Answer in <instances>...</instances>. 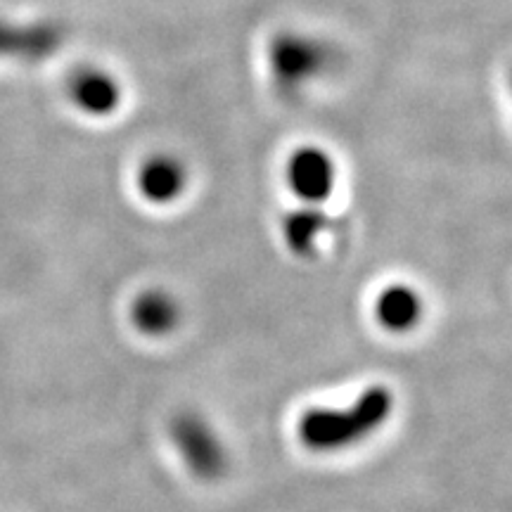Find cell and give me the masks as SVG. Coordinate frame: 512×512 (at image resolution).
I'll list each match as a JSON object with an SVG mask.
<instances>
[{
    "mask_svg": "<svg viewBox=\"0 0 512 512\" xmlns=\"http://www.w3.org/2000/svg\"><path fill=\"white\" fill-rule=\"evenodd\" d=\"M392 408V396L384 389H373L349 411H328L318 408L302 415L299 420V439L313 451H337L356 441L366 439L375 427L387 420Z\"/></svg>",
    "mask_w": 512,
    "mask_h": 512,
    "instance_id": "6da1fadb",
    "label": "cell"
},
{
    "mask_svg": "<svg viewBox=\"0 0 512 512\" xmlns=\"http://www.w3.org/2000/svg\"><path fill=\"white\" fill-rule=\"evenodd\" d=\"M74 98L83 110L105 114L110 112L119 100L117 86L102 74H83L74 86Z\"/></svg>",
    "mask_w": 512,
    "mask_h": 512,
    "instance_id": "52a82bcc",
    "label": "cell"
},
{
    "mask_svg": "<svg viewBox=\"0 0 512 512\" xmlns=\"http://www.w3.org/2000/svg\"><path fill=\"white\" fill-rule=\"evenodd\" d=\"M290 181L306 200H323L332 188L330 159L318 150L299 152L290 166Z\"/></svg>",
    "mask_w": 512,
    "mask_h": 512,
    "instance_id": "277c9868",
    "label": "cell"
},
{
    "mask_svg": "<svg viewBox=\"0 0 512 512\" xmlns=\"http://www.w3.org/2000/svg\"><path fill=\"white\" fill-rule=\"evenodd\" d=\"M375 316L384 330L403 335V332L413 330L420 323L422 302L418 294L408 290V287H389L377 299Z\"/></svg>",
    "mask_w": 512,
    "mask_h": 512,
    "instance_id": "3957f363",
    "label": "cell"
},
{
    "mask_svg": "<svg viewBox=\"0 0 512 512\" xmlns=\"http://www.w3.org/2000/svg\"><path fill=\"white\" fill-rule=\"evenodd\" d=\"M174 439L178 451L185 463L195 475L200 477H216L226 467V451L223 444L211 427L202 418H183L176 422Z\"/></svg>",
    "mask_w": 512,
    "mask_h": 512,
    "instance_id": "7a4b0ae2",
    "label": "cell"
},
{
    "mask_svg": "<svg viewBox=\"0 0 512 512\" xmlns=\"http://www.w3.org/2000/svg\"><path fill=\"white\" fill-rule=\"evenodd\" d=\"M178 318H181L178 304L164 292H147L133 304V323L143 335H169L178 325Z\"/></svg>",
    "mask_w": 512,
    "mask_h": 512,
    "instance_id": "5b68a950",
    "label": "cell"
},
{
    "mask_svg": "<svg viewBox=\"0 0 512 512\" xmlns=\"http://www.w3.org/2000/svg\"><path fill=\"white\" fill-rule=\"evenodd\" d=\"M140 183H143L147 197L164 202L178 195V190H181L183 185V171L181 166L171 162V159H157V162L145 166Z\"/></svg>",
    "mask_w": 512,
    "mask_h": 512,
    "instance_id": "8992f818",
    "label": "cell"
},
{
    "mask_svg": "<svg viewBox=\"0 0 512 512\" xmlns=\"http://www.w3.org/2000/svg\"><path fill=\"white\" fill-rule=\"evenodd\" d=\"M275 62H278L280 74L302 79V74H309L313 64L318 62V55L313 53L309 43H285L275 53Z\"/></svg>",
    "mask_w": 512,
    "mask_h": 512,
    "instance_id": "ba28073f",
    "label": "cell"
}]
</instances>
